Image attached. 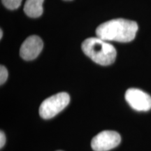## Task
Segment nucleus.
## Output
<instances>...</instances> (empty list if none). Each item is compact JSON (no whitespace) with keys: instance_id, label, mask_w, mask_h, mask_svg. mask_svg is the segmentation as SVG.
<instances>
[{"instance_id":"2","label":"nucleus","mask_w":151,"mask_h":151,"mask_svg":"<svg viewBox=\"0 0 151 151\" xmlns=\"http://www.w3.org/2000/svg\"><path fill=\"white\" fill-rule=\"evenodd\" d=\"M81 48L84 53L98 65H110L116 58L117 52L114 46L99 37L86 39Z\"/></svg>"},{"instance_id":"10","label":"nucleus","mask_w":151,"mask_h":151,"mask_svg":"<svg viewBox=\"0 0 151 151\" xmlns=\"http://www.w3.org/2000/svg\"><path fill=\"white\" fill-rule=\"evenodd\" d=\"M6 143V136L2 131L0 132V148H2Z\"/></svg>"},{"instance_id":"3","label":"nucleus","mask_w":151,"mask_h":151,"mask_svg":"<svg viewBox=\"0 0 151 151\" xmlns=\"http://www.w3.org/2000/svg\"><path fill=\"white\" fill-rule=\"evenodd\" d=\"M70 97L67 92H60L47 98L39 107V115L43 119L53 118L69 104Z\"/></svg>"},{"instance_id":"8","label":"nucleus","mask_w":151,"mask_h":151,"mask_svg":"<svg viewBox=\"0 0 151 151\" xmlns=\"http://www.w3.org/2000/svg\"><path fill=\"white\" fill-rule=\"evenodd\" d=\"M22 0H1L6 8L10 10L17 9L21 4Z\"/></svg>"},{"instance_id":"11","label":"nucleus","mask_w":151,"mask_h":151,"mask_svg":"<svg viewBox=\"0 0 151 151\" xmlns=\"http://www.w3.org/2000/svg\"><path fill=\"white\" fill-rule=\"evenodd\" d=\"M2 35H3V32L2 30H0V39H1L2 38Z\"/></svg>"},{"instance_id":"1","label":"nucleus","mask_w":151,"mask_h":151,"mask_svg":"<svg viewBox=\"0 0 151 151\" xmlns=\"http://www.w3.org/2000/svg\"><path fill=\"white\" fill-rule=\"evenodd\" d=\"M136 22L118 18L101 24L96 29L97 37L106 41L127 43L134 40L138 31Z\"/></svg>"},{"instance_id":"12","label":"nucleus","mask_w":151,"mask_h":151,"mask_svg":"<svg viewBox=\"0 0 151 151\" xmlns=\"http://www.w3.org/2000/svg\"><path fill=\"white\" fill-rule=\"evenodd\" d=\"M65 1H71V0H65Z\"/></svg>"},{"instance_id":"13","label":"nucleus","mask_w":151,"mask_h":151,"mask_svg":"<svg viewBox=\"0 0 151 151\" xmlns=\"http://www.w3.org/2000/svg\"><path fill=\"white\" fill-rule=\"evenodd\" d=\"M58 151H62V150H58Z\"/></svg>"},{"instance_id":"5","label":"nucleus","mask_w":151,"mask_h":151,"mask_svg":"<svg viewBox=\"0 0 151 151\" xmlns=\"http://www.w3.org/2000/svg\"><path fill=\"white\" fill-rule=\"evenodd\" d=\"M126 101L132 109L137 111H148L151 109V97L137 88H129L125 92Z\"/></svg>"},{"instance_id":"4","label":"nucleus","mask_w":151,"mask_h":151,"mask_svg":"<svg viewBox=\"0 0 151 151\" xmlns=\"http://www.w3.org/2000/svg\"><path fill=\"white\" fill-rule=\"evenodd\" d=\"M121 137L117 132L105 130L92 139L91 147L94 151H108L120 144Z\"/></svg>"},{"instance_id":"9","label":"nucleus","mask_w":151,"mask_h":151,"mask_svg":"<svg viewBox=\"0 0 151 151\" xmlns=\"http://www.w3.org/2000/svg\"><path fill=\"white\" fill-rule=\"evenodd\" d=\"M8 78V71L4 66L0 67V84L3 85L6 81Z\"/></svg>"},{"instance_id":"6","label":"nucleus","mask_w":151,"mask_h":151,"mask_svg":"<svg viewBox=\"0 0 151 151\" xmlns=\"http://www.w3.org/2000/svg\"><path fill=\"white\" fill-rule=\"evenodd\" d=\"M43 47V41L39 37L30 36L22 43L20 49V55L24 60H32L40 54Z\"/></svg>"},{"instance_id":"7","label":"nucleus","mask_w":151,"mask_h":151,"mask_svg":"<svg viewBox=\"0 0 151 151\" xmlns=\"http://www.w3.org/2000/svg\"><path fill=\"white\" fill-rule=\"evenodd\" d=\"M44 0H26L24 12L30 18H38L43 14V4Z\"/></svg>"}]
</instances>
